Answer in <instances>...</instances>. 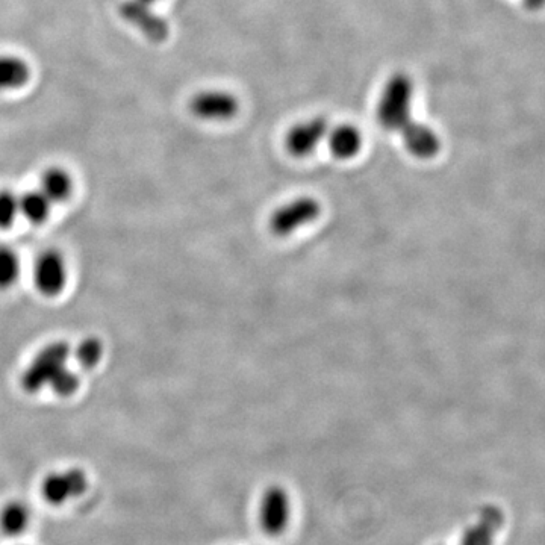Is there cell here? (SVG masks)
Here are the masks:
<instances>
[{
	"label": "cell",
	"instance_id": "6da1fadb",
	"mask_svg": "<svg viewBox=\"0 0 545 545\" xmlns=\"http://www.w3.org/2000/svg\"><path fill=\"white\" fill-rule=\"evenodd\" d=\"M414 91L415 85L411 76L406 73L391 76L377 105V120L380 125L388 131L402 132L414 120L411 114Z\"/></svg>",
	"mask_w": 545,
	"mask_h": 545
},
{
	"label": "cell",
	"instance_id": "8992f818",
	"mask_svg": "<svg viewBox=\"0 0 545 545\" xmlns=\"http://www.w3.org/2000/svg\"><path fill=\"white\" fill-rule=\"evenodd\" d=\"M120 16L143 32L144 37L152 43H162L169 38V23L158 14L153 13L149 4L141 0H125L120 4Z\"/></svg>",
	"mask_w": 545,
	"mask_h": 545
},
{
	"label": "cell",
	"instance_id": "ffe728a7",
	"mask_svg": "<svg viewBox=\"0 0 545 545\" xmlns=\"http://www.w3.org/2000/svg\"><path fill=\"white\" fill-rule=\"evenodd\" d=\"M49 385L52 387V390L55 391V393L60 394V396L63 397H69L78 391L79 379L75 373L67 370L66 367L64 370H61L57 376L50 380Z\"/></svg>",
	"mask_w": 545,
	"mask_h": 545
},
{
	"label": "cell",
	"instance_id": "44dd1931",
	"mask_svg": "<svg viewBox=\"0 0 545 545\" xmlns=\"http://www.w3.org/2000/svg\"><path fill=\"white\" fill-rule=\"evenodd\" d=\"M141 2H144V4H153V2H155V0H141Z\"/></svg>",
	"mask_w": 545,
	"mask_h": 545
},
{
	"label": "cell",
	"instance_id": "ac0fdd59",
	"mask_svg": "<svg viewBox=\"0 0 545 545\" xmlns=\"http://www.w3.org/2000/svg\"><path fill=\"white\" fill-rule=\"evenodd\" d=\"M103 355V346L96 338H88L79 344L76 350V359L84 368H93L99 364Z\"/></svg>",
	"mask_w": 545,
	"mask_h": 545
},
{
	"label": "cell",
	"instance_id": "9c48e42d",
	"mask_svg": "<svg viewBox=\"0 0 545 545\" xmlns=\"http://www.w3.org/2000/svg\"><path fill=\"white\" fill-rule=\"evenodd\" d=\"M403 143L411 155L418 159H430L441 150V140L433 129L424 123L412 120L402 132Z\"/></svg>",
	"mask_w": 545,
	"mask_h": 545
},
{
	"label": "cell",
	"instance_id": "30bf717a",
	"mask_svg": "<svg viewBox=\"0 0 545 545\" xmlns=\"http://www.w3.org/2000/svg\"><path fill=\"white\" fill-rule=\"evenodd\" d=\"M503 524V514L496 508H488L476 526L465 533L462 545H493L494 536Z\"/></svg>",
	"mask_w": 545,
	"mask_h": 545
},
{
	"label": "cell",
	"instance_id": "7a4b0ae2",
	"mask_svg": "<svg viewBox=\"0 0 545 545\" xmlns=\"http://www.w3.org/2000/svg\"><path fill=\"white\" fill-rule=\"evenodd\" d=\"M69 346L64 343H55L47 346L38 353L28 370L23 373V388L29 393H37L41 388L50 384V380L66 368L69 359Z\"/></svg>",
	"mask_w": 545,
	"mask_h": 545
},
{
	"label": "cell",
	"instance_id": "4fadbf2b",
	"mask_svg": "<svg viewBox=\"0 0 545 545\" xmlns=\"http://www.w3.org/2000/svg\"><path fill=\"white\" fill-rule=\"evenodd\" d=\"M31 78V70L25 61L17 57H0V90L23 87Z\"/></svg>",
	"mask_w": 545,
	"mask_h": 545
},
{
	"label": "cell",
	"instance_id": "2e32d148",
	"mask_svg": "<svg viewBox=\"0 0 545 545\" xmlns=\"http://www.w3.org/2000/svg\"><path fill=\"white\" fill-rule=\"evenodd\" d=\"M50 202L41 191H31L20 199V214L25 215L29 222L41 223L50 212Z\"/></svg>",
	"mask_w": 545,
	"mask_h": 545
},
{
	"label": "cell",
	"instance_id": "7c38bea8",
	"mask_svg": "<svg viewBox=\"0 0 545 545\" xmlns=\"http://www.w3.org/2000/svg\"><path fill=\"white\" fill-rule=\"evenodd\" d=\"M329 146L338 159H350L358 155L362 147V135L355 126L341 125L329 132Z\"/></svg>",
	"mask_w": 545,
	"mask_h": 545
},
{
	"label": "cell",
	"instance_id": "8fae6325",
	"mask_svg": "<svg viewBox=\"0 0 545 545\" xmlns=\"http://www.w3.org/2000/svg\"><path fill=\"white\" fill-rule=\"evenodd\" d=\"M32 523V511L26 503L10 502L0 511V530L11 538L23 535Z\"/></svg>",
	"mask_w": 545,
	"mask_h": 545
},
{
	"label": "cell",
	"instance_id": "e0dca14e",
	"mask_svg": "<svg viewBox=\"0 0 545 545\" xmlns=\"http://www.w3.org/2000/svg\"><path fill=\"white\" fill-rule=\"evenodd\" d=\"M20 262L13 250L0 247V288H8L17 281Z\"/></svg>",
	"mask_w": 545,
	"mask_h": 545
},
{
	"label": "cell",
	"instance_id": "5bb4252c",
	"mask_svg": "<svg viewBox=\"0 0 545 545\" xmlns=\"http://www.w3.org/2000/svg\"><path fill=\"white\" fill-rule=\"evenodd\" d=\"M287 500L279 491H273L265 497L262 505V523L271 532L281 530L287 520Z\"/></svg>",
	"mask_w": 545,
	"mask_h": 545
},
{
	"label": "cell",
	"instance_id": "9a60e30c",
	"mask_svg": "<svg viewBox=\"0 0 545 545\" xmlns=\"http://www.w3.org/2000/svg\"><path fill=\"white\" fill-rule=\"evenodd\" d=\"M40 191L50 202H63L72 193V179L64 170H47Z\"/></svg>",
	"mask_w": 545,
	"mask_h": 545
},
{
	"label": "cell",
	"instance_id": "ba28073f",
	"mask_svg": "<svg viewBox=\"0 0 545 545\" xmlns=\"http://www.w3.org/2000/svg\"><path fill=\"white\" fill-rule=\"evenodd\" d=\"M67 270L64 259L58 253H44L35 268V284L46 296H55L66 285Z\"/></svg>",
	"mask_w": 545,
	"mask_h": 545
},
{
	"label": "cell",
	"instance_id": "5b68a950",
	"mask_svg": "<svg viewBox=\"0 0 545 545\" xmlns=\"http://www.w3.org/2000/svg\"><path fill=\"white\" fill-rule=\"evenodd\" d=\"M240 103L234 94L223 90H208L197 93L190 102V111L197 119L223 122L237 116Z\"/></svg>",
	"mask_w": 545,
	"mask_h": 545
},
{
	"label": "cell",
	"instance_id": "3957f363",
	"mask_svg": "<svg viewBox=\"0 0 545 545\" xmlns=\"http://www.w3.org/2000/svg\"><path fill=\"white\" fill-rule=\"evenodd\" d=\"M88 489V477L79 468L53 471L41 483V494L47 503L63 506L78 499Z\"/></svg>",
	"mask_w": 545,
	"mask_h": 545
},
{
	"label": "cell",
	"instance_id": "d6986e66",
	"mask_svg": "<svg viewBox=\"0 0 545 545\" xmlns=\"http://www.w3.org/2000/svg\"><path fill=\"white\" fill-rule=\"evenodd\" d=\"M20 214V199L10 191L0 193V228H8Z\"/></svg>",
	"mask_w": 545,
	"mask_h": 545
},
{
	"label": "cell",
	"instance_id": "52a82bcc",
	"mask_svg": "<svg viewBox=\"0 0 545 545\" xmlns=\"http://www.w3.org/2000/svg\"><path fill=\"white\" fill-rule=\"evenodd\" d=\"M329 134V126L323 117L306 120L294 126L287 137V149L291 155L306 156L317 149L324 137Z\"/></svg>",
	"mask_w": 545,
	"mask_h": 545
},
{
	"label": "cell",
	"instance_id": "277c9868",
	"mask_svg": "<svg viewBox=\"0 0 545 545\" xmlns=\"http://www.w3.org/2000/svg\"><path fill=\"white\" fill-rule=\"evenodd\" d=\"M320 203L311 197H302L279 208L271 217L270 228L273 234L287 237L297 229L317 220L320 215Z\"/></svg>",
	"mask_w": 545,
	"mask_h": 545
}]
</instances>
